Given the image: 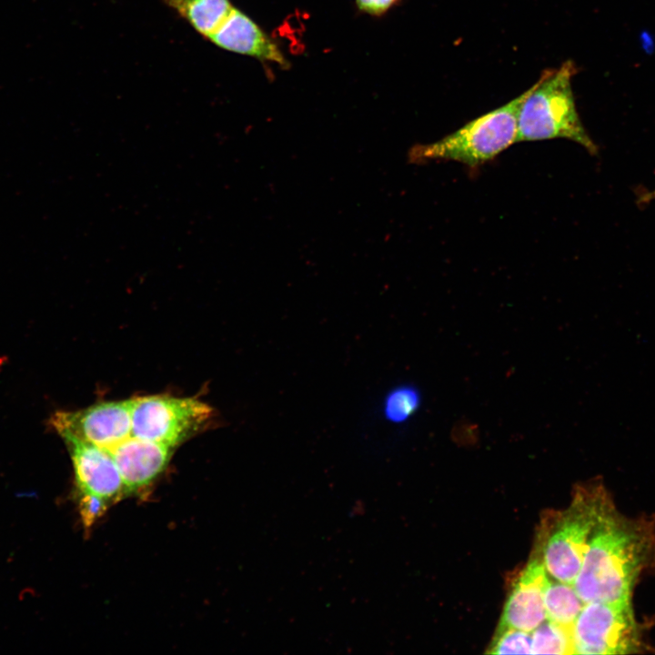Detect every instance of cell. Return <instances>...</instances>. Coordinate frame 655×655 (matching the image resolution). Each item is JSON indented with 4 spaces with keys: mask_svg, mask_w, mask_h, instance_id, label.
I'll return each mask as SVG.
<instances>
[{
    "mask_svg": "<svg viewBox=\"0 0 655 655\" xmlns=\"http://www.w3.org/2000/svg\"><path fill=\"white\" fill-rule=\"evenodd\" d=\"M655 560V523L614 507L596 528L573 586L584 603H632V590Z\"/></svg>",
    "mask_w": 655,
    "mask_h": 655,
    "instance_id": "1",
    "label": "cell"
},
{
    "mask_svg": "<svg viewBox=\"0 0 655 655\" xmlns=\"http://www.w3.org/2000/svg\"><path fill=\"white\" fill-rule=\"evenodd\" d=\"M614 507L603 484L594 480L576 487L566 509L546 512L534 549L550 577L573 585L596 528Z\"/></svg>",
    "mask_w": 655,
    "mask_h": 655,
    "instance_id": "2",
    "label": "cell"
},
{
    "mask_svg": "<svg viewBox=\"0 0 655 655\" xmlns=\"http://www.w3.org/2000/svg\"><path fill=\"white\" fill-rule=\"evenodd\" d=\"M575 73L576 66L568 60L546 70L529 87L519 111L518 142L565 138L596 153L576 109L571 88Z\"/></svg>",
    "mask_w": 655,
    "mask_h": 655,
    "instance_id": "3",
    "label": "cell"
},
{
    "mask_svg": "<svg viewBox=\"0 0 655 655\" xmlns=\"http://www.w3.org/2000/svg\"><path fill=\"white\" fill-rule=\"evenodd\" d=\"M529 91L438 141L414 146L408 151L409 162L448 160L476 167L492 160L518 142L519 111Z\"/></svg>",
    "mask_w": 655,
    "mask_h": 655,
    "instance_id": "4",
    "label": "cell"
},
{
    "mask_svg": "<svg viewBox=\"0 0 655 655\" xmlns=\"http://www.w3.org/2000/svg\"><path fill=\"white\" fill-rule=\"evenodd\" d=\"M212 408L194 398L149 395L133 398L132 435L171 447L203 429Z\"/></svg>",
    "mask_w": 655,
    "mask_h": 655,
    "instance_id": "5",
    "label": "cell"
},
{
    "mask_svg": "<svg viewBox=\"0 0 655 655\" xmlns=\"http://www.w3.org/2000/svg\"><path fill=\"white\" fill-rule=\"evenodd\" d=\"M571 634L573 654H628L642 647L632 603H584Z\"/></svg>",
    "mask_w": 655,
    "mask_h": 655,
    "instance_id": "6",
    "label": "cell"
},
{
    "mask_svg": "<svg viewBox=\"0 0 655 655\" xmlns=\"http://www.w3.org/2000/svg\"><path fill=\"white\" fill-rule=\"evenodd\" d=\"M63 438L73 461L82 520L89 527L111 502L124 495L123 481L108 451L73 437Z\"/></svg>",
    "mask_w": 655,
    "mask_h": 655,
    "instance_id": "7",
    "label": "cell"
},
{
    "mask_svg": "<svg viewBox=\"0 0 655 655\" xmlns=\"http://www.w3.org/2000/svg\"><path fill=\"white\" fill-rule=\"evenodd\" d=\"M133 398L105 401L75 411H56L51 426L63 437H73L110 451L132 436Z\"/></svg>",
    "mask_w": 655,
    "mask_h": 655,
    "instance_id": "8",
    "label": "cell"
},
{
    "mask_svg": "<svg viewBox=\"0 0 655 655\" xmlns=\"http://www.w3.org/2000/svg\"><path fill=\"white\" fill-rule=\"evenodd\" d=\"M548 580L542 557L534 549L529 561L511 581L497 628L531 632L540 625L546 620L543 594Z\"/></svg>",
    "mask_w": 655,
    "mask_h": 655,
    "instance_id": "9",
    "label": "cell"
},
{
    "mask_svg": "<svg viewBox=\"0 0 655 655\" xmlns=\"http://www.w3.org/2000/svg\"><path fill=\"white\" fill-rule=\"evenodd\" d=\"M174 447L135 436L108 451L120 473L125 494L148 486L166 469Z\"/></svg>",
    "mask_w": 655,
    "mask_h": 655,
    "instance_id": "10",
    "label": "cell"
},
{
    "mask_svg": "<svg viewBox=\"0 0 655 655\" xmlns=\"http://www.w3.org/2000/svg\"><path fill=\"white\" fill-rule=\"evenodd\" d=\"M208 40L230 52L274 62L284 67L287 66L278 46L249 16L235 7Z\"/></svg>",
    "mask_w": 655,
    "mask_h": 655,
    "instance_id": "11",
    "label": "cell"
},
{
    "mask_svg": "<svg viewBox=\"0 0 655 655\" xmlns=\"http://www.w3.org/2000/svg\"><path fill=\"white\" fill-rule=\"evenodd\" d=\"M163 2L207 39L221 26L234 9L230 0H163Z\"/></svg>",
    "mask_w": 655,
    "mask_h": 655,
    "instance_id": "12",
    "label": "cell"
},
{
    "mask_svg": "<svg viewBox=\"0 0 655 655\" xmlns=\"http://www.w3.org/2000/svg\"><path fill=\"white\" fill-rule=\"evenodd\" d=\"M546 620L572 628L584 602L572 584L549 578L543 594Z\"/></svg>",
    "mask_w": 655,
    "mask_h": 655,
    "instance_id": "13",
    "label": "cell"
},
{
    "mask_svg": "<svg viewBox=\"0 0 655 655\" xmlns=\"http://www.w3.org/2000/svg\"><path fill=\"white\" fill-rule=\"evenodd\" d=\"M531 654H573L571 628L545 620L531 631Z\"/></svg>",
    "mask_w": 655,
    "mask_h": 655,
    "instance_id": "14",
    "label": "cell"
},
{
    "mask_svg": "<svg viewBox=\"0 0 655 655\" xmlns=\"http://www.w3.org/2000/svg\"><path fill=\"white\" fill-rule=\"evenodd\" d=\"M488 648L489 654H531V632L497 628Z\"/></svg>",
    "mask_w": 655,
    "mask_h": 655,
    "instance_id": "15",
    "label": "cell"
},
{
    "mask_svg": "<svg viewBox=\"0 0 655 655\" xmlns=\"http://www.w3.org/2000/svg\"><path fill=\"white\" fill-rule=\"evenodd\" d=\"M420 403L418 391L413 387H402L390 394L387 400L388 417L397 422L407 420L413 415Z\"/></svg>",
    "mask_w": 655,
    "mask_h": 655,
    "instance_id": "16",
    "label": "cell"
},
{
    "mask_svg": "<svg viewBox=\"0 0 655 655\" xmlns=\"http://www.w3.org/2000/svg\"><path fill=\"white\" fill-rule=\"evenodd\" d=\"M398 0H356L358 7L372 15H381L390 9Z\"/></svg>",
    "mask_w": 655,
    "mask_h": 655,
    "instance_id": "17",
    "label": "cell"
},
{
    "mask_svg": "<svg viewBox=\"0 0 655 655\" xmlns=\"http://www.w3.org/2000/svg\"><path fill=\"white\" fill-rule=\"evenodd\" d=\"M650 198L655 199V191L652 192L651 194H650L649 196H647L646 199H650Z\"/></svg>",
    "mask_w": 655,
    "mask_h": 655,
    "instance_id": "18",
    "label": "cell"
}]
</instances>
